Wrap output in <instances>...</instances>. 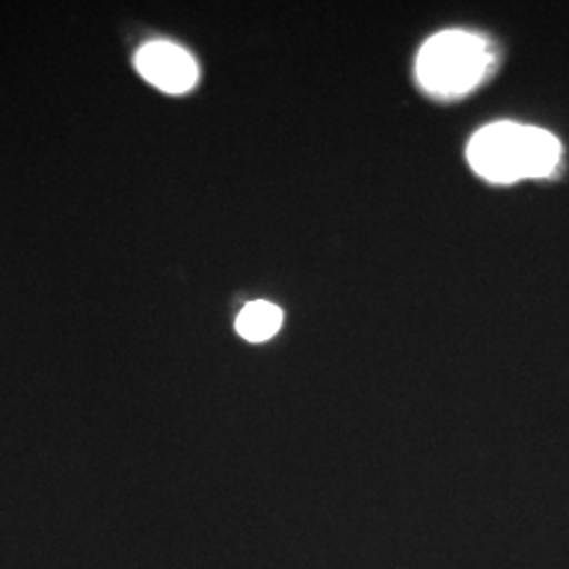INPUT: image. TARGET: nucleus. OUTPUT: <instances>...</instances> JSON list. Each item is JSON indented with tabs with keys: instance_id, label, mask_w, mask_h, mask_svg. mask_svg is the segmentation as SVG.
Wrapping results in <instances>:
<instances>
[{
	"instance_id": "nucleus-1",
	"label": "nucleus",
	"mask_w": 569,
	"mask_h": 569,
	"mask_svg": "<svg viewBox=\"0 0 569 569\" xmlns=\"http://www.w3.org/2000/svg\"><path fill=\"white\" fill-rule=\"evenodd\" d=\"M468 163L488 182L549 178L561 163V142L540 127L493 122L468 143Z\"/></svg>"
},
{
	"instance_id": "nucleus-2",
	"label": "nucleus",
	"mask_w": 569,
	"mask_h": 569,
	"mask_svg": "<svg viewBox=\"0 0 569 569\" xmlns=\"http://www.w3.org/2000/svg\"><path fill=\"white\" fill-rule=\"evenodd\" d=\"M493 61V47L481 34L446 30L422 44L416 60V77L430 96L451 100L479 87Z\"/></svg>"
},
{
	"instance_id": "nucleus-3",
	"label": "nucleus",
	"mask_w": 569,
	"mask_h": 569,
	"mask_svg": "<svg viewBox=\"0 0 569 569\" xmlns=\"http://www.w3.org/2000/svg\"><path fill=\"white\" fill-rule=\"evenodd\" d=\"M136 66L146 81L164 93H186L199 81L194 58L176 42L154 41L143 44L136 56Z\"/></svg>"
},
{
	"instance_id": "nucleus-4",
	"label": "nucleus",
	"mask_w": 569,
	"mask_h": 569,
	"mask_svg": "<svg viewBox=\"0 0 569 569\" xmlns=\"http://www.w3.org/2000/svg\"><path fill=\"white\" fill-rule=\"evenodd\" d=\"M283 326V310L264 300L244 306L237 319V331L247 342H266Z\"/></svg>"
}]
</instances>
